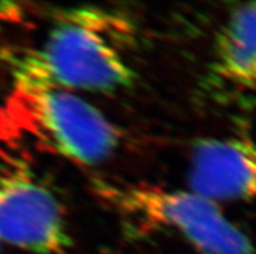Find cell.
<instances>
[{
  "mask_svg": "<svg viewBox=\"0 0 256 254\" xmlns=\"http://www.w3.org/2000/svg\"><path fill=\"white\" fill-rule=\"evenodd\" d=\"M125 34V21L108 10H65L39 47L13 53V86L73 93L128 88L136 73L122 52Z\"/></svg>",
  "mask_w": 256,
  "mask_h": 254,
  "instance_id": "cell-1",
  "label": "cell"
},
{
  "mask_svg": "<svg viewBox=\"0 0 256 254\" xmlns=\"http://www.w3.org/2000/svg\"><path fill=\"white\" fill-rule=\"evenodd\" d=\"M120 130L100 110L68 91L13 86L0 109V143L8 156H55L98 165L114 155Z\"/></svg>",
  "mask_w": 256,
  "mask_h": 254,
  "instance_id": "cell-2",
  "label": "cell"
},
{
  "mask_svg": "<svg viewBox=\"0 0 256 254\" xmlns=\"http://www.w3.org/2000/svg\"><path fill=\"white\" fill-rule=\"evenodd\" d=\"M95 193L133 229L174 234L199 254H255L248 236L218 203L190 190L95 182Z\"/></svg>",
  "mask_w": 256,
  "mask_h": 254,
  "instance_id": "cell-3",
  "label": "cell"
},
{
  "mask_svg": "<svg viewBox=\"0 0 256 254\" xmlns=\"http://www.w3.org/2000/svg\"><path fill=\"white\" fill-rule=\"evenodd\" d=\"M0 243L34 254H68L72 248L54 193L22 170L0 177Z\"/></svg>",
  "mask_w": 256,
  "mask_h": 254,
  "instance_id": "cell-4",
  "label": "cell"
},
{
  "mask_svg": "<svg viewBox=\"0 0 256 254\" xmlns=\"http://www.w3.org/2000/svg\"><path fill=\"white\" fill-rule=\"evenodd\" d=\"M188 190L214 203L256 199V143L248 138H207L195 143Z\"/></svg>",
  "mask_w": 256,
  "mask_h": 254,
  "instance_id": "cell-5",
  "label": "cell"
},
{
  "mask_svg": "<svg viewBox=\"0 0 256 254\" xmlns=\"http://www.w3.org/2000/svg\"><path fill=\"white\" fill-rule=\"evenodd\" d=\"M214 70L237 86L256 90V1L233 9L214 42Z\"/></svg>",
  "mask_w": 256,
  "mask_h": 254,
  "instance_id": "cell-6",
  "label": "cell"
},
{
  "mask_svg": "<svg viewBox=\"0 0 256 254\" xmlns=\"http://www.w3.org/2000/svg\"><path fill=\"white\" fill-rule=\"evenodd\" d=\"M6 12H10V10H3V9H0V19H2V21H3V19H4V16H3V14H6Z\"/></svg>",
  "mask_w": 256,
  "mask_h": 254,
  "instance_id": "cell-7",
  "label": "cell"
}]
</instances>
